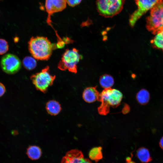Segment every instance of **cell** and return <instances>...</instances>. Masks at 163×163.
<instances>
[{"instance_id": "1", "label": "cell", "mask_w": 163, "mask_h": 163, "mask_svg": "<svg viewBox=\"0 0 163 163\" xmlns=\"http://www.w3.org/2000/svg\"><path fill=\"white\" fill-rule=\"evenodd\" d=\"M55 47L46 37H32L28 42L29 50L35 59L41 60L48 59Z\"/></svg>"}, {"instance_id": "2", "label": "cell", "mask_w": 163, "mask_h": 163, "mask_svg": "<svg viewBox=\"0 0 163 163\" xmlns=\"http://www.w3.org/2000/svg\"><path fill=\"white\" fill-rule=\"evenodd\" d=\"M123 97L122 93L118 90L105 88L100 93L98 101L101 102V104L98 108L99 113L106 115L109 112L110 107L115 108L120 105Z\"/></svg>"}, {"instance_id": "3", "label": "cell", "mask_w": 163, "mask_h": 163, "mask_svg": "<svg viewBox=\"0 0 163 163\" xmlns=\"http://www.w3.org/2000/svg\"><path fill=\"white\" fill-rule=\"evenodd\" d=\"M146 29L155 35L163 30V0H158L146 19Z\"/></svg>"}, {"instance_id": "4", "label": "cell", "mask_w": 163, "mask_h": 163, "mask_svg": "<svg viewBox=\"0 0 163 163\" xmlns=\"http://www.w3.org/2000/svg\"><path fill=\"white\" fill-rule=\"evenodd\" d=\"M125 2V0H97V9L101 15L112 18L121 11Z\"/></svg>"}, {"instance_id": "5", "label": "cell", "mask_w": 163, "mask_h": 163, "mask_svg": "<svg viewBox=\"0 0 163 163\" xmlns=\"http://www.w3.org/2000/svg\"><path fill=\"white\" fill-rule=\"evenodd\" d=\"M82 58V56L77 49H67L62 54L58 67L61 70H67L76 73L77 71V65Z\"/></svg>"}, {"instance_id": "6", "label": "cell", "mask_w": 163, "mask_h": 163, "mask_svg": "<svg viewBox=\"0 0 163 163\" xmlns=\"http://www.w3.org/2000/svg\"><path fill=\"white\" fill-rule=\"evenodd\" d=\"M55 78V75L50 74L48 66L30 77L36 88L44 93L46 92L48 87L52 85Z\"/></svg>"}, {"instance_id": "7", "label": "cell", "mask_w": 163, "mask_h": 163, "mask_svg": "<svg viewBox=\"0 0 163 163\" xmlns=\"http://www.w3.org/2000/svg\"><path fill=\"white\" fill-rule=\"evenodd\" d=\"M158 0H135L137 8L129 17V25L132 27L143 15L153 7Z\"/></svg>"}, {"instance_id": "8", "label": "cell", "mask_w": 163, "mask_h": 163, "mask_svg": "<svg viewBox=\"0 0 163 163\" xmlns=\"http://www.w3.org/2000/svg\"><path fill=\"white\" fill-rule=\"evenodd\" d=\"M0 65L2 70L8 74H14L21 68V63L18 57L11 53L5 54L2 58Z\"/></svg>"}, {"instance_id": "9", "label": "cell", "mask_w": 163, "mask_h": 163, "mask_svg": "<svg viewBox=\"0 0 163 163\" xmlns=\"http://www.w3.org/2000/svg\"><path fill=\"white\" fill-rule=\"evenodd\" d=\"M66 0H46L45 8L48 13L47 22L51 23V15L53 14L62 11L66 7Z\"/></svg>"}, {"instance_id": "10", "label": "cell", "mask_w": 163, "mask_h": 163, "mask_svg": "<svg viewBox=\"0 0 163 163\" xmlns=\"http://www.w3.org/2000/svg\"><path fill=\"white\" fill-rule=\"evenodd\" d=\"M61 163H92L89 159L85 158L82 152L74 149L68 152L62 159Z\"/></svg>"}, {"instance_id": "11", "label": "cell", "mask_w": 163, "mask_h": 163, "mask_svg": "<svg viewBox=\"0 0 163 163\" xmlns=\"http://www.w3.org/2000/svg\"><path fill=\"white\" fill-rule=\"evenodd\" d=\"M100 93L96 87H90L86 88L84 91L82 97L84 100L88 103H91L96 101H99Z\"/></svg>"}, {"instance_id": "12", "label": "cell", "mask_w": 163, "mask_h": 163, "mask_svg": "<svg viewBox=\"0 0 163 163\" xmlns=\"http://www.w3.org/2000/svg\"><path fill=\"white\" fill-rule=\"evenodd\" d=\"M46 108L47 113L52 115H56L60 112L61 107L59 103L54 100H51L47 102Z\"/></svg>"}, {"instance_id": "13", "label": "cell", "mask_w": 163, "mask_h": 163, "mask_svg": "<svg viewBox=\"0 0 163 163\" xmlns=\"http://www.w3.org/2000/svg\"><path fill=\"white\" fill-rule=\"evenodd\" d=\"M136 155L139 160L143 163H148L152 160L149 150L144 147L138 149L136 151Z\"/></svg>"}, {"instance_id": "14", "label": "cell", "mask_w": 163, "mask_h": 163, "mask_svg": "<svg viewBox=\"0 0 163 163\" xmlns=\"http://www.w3.org/2000/svg\"><path fill=\"white\" fill-rule=\"evenodd\" d=\"M136 98L139 103L144 105L149 102L150 99V94L148 90L145 89H142L137 93Z\"/></svg>"}, {"instance_id": "15", "label": "cell", "mask_w": 163, "mask_h": 163, "mask_svg": "<svg viewBox=\"0 0 163 163\" xmlns=\"http://www.w3.org/2000/svg\"><path fill=\"white\" fill-rule=\"evenodd\" d=\"M27 154L28 157L32 160L39 159L41 156L42 151L40 148L36 145H31L27 149Z\"/></svg>"}, {"instance_id": "16", "label": "cell", "mask_w": 163, "mask_h": 163, "mask_svg": "<svg viewBox=\"0 0 163 163\" xmlns=\"http://www.w3.org/2000/svg\"><path fill=\"white\" fill-rule=\"evenodd\" d=\"M155 35L150 41L152 46L153 48L161 50L163 52V30Z\"/></svg>"}, {"instance_id": "17", "label": "cell", "mask_w": 163, "mask_h": 163, "mask_svg": "<svg viewBox=\"0 0 163 163\" xmlns=\"http://www.w3.org/2000/svg\"><path fill=\"white\" fill-rule=\"evenodd\" d=\"M102 148L101 146H97L91 149L88 153V156L91 160L97 162L103 158L102 152Z\"/></svg>"}, {"instance_id": "18", "label": "cell", "mask_w": 163, "mask_h": 163, "mask_svg": "<svg viewBox=\"0 0 163 163\" xmlns=\"http://www.w3.org/2000/svg\"><path fill=\"white\" fill-rule=\"evenodd\" d=\"M99 83L101 87L104 89L111 88L114 84V80L110 75L105 74L100 77Z\"/></svg>"}, {"instance_id": "19", "label": "cell", "mask_w": 163, "mask_h": 163, "mask_svg": "<svg viewBox=\"0 0 163 163\" xmlns=\"http://www.w3.org/2000/svg\"><path fill=\"white\" fill-rule=\"evenodd\" d=\"M23 64L26 69L28 70H31L36 66L37 62L34 58L28 56L25 57L23 59Z\"/></svg>"}, {"instance_id": "20", "label": "cell", "mask_w": 163, "mask_h": 163, "mask_svg": "<svg viewBox=\"0 0 163 163\" xmlns=\"http://www.w3.org/2000/svg\"><path fill=\"white\" fill-rule=\"evenodd\" d=\"M8 42L5 39L0 38V55L6 53L8 50Z\"/></svg>"}, {"instance_id": "21", "label": "cell", "mask_w": 163, "mask_h": 163, "mask_svg": "<svg viewBox=\"0 0 163 163\" xmlns=\"http://www.w3.org/2000/svg\"><path fill=\"white\" fill-rule=\"evenodd\" d=\"M82 0H66V3L70 6L74 7L78 4Z\"/></svg>"}, {"instance_id": "22", "label": "cell", "mask_w": 163, "mask_h": 163, "mask_svg": "<svg viewBox=\"0 0 163 163\" xmlns=\"http://www.w3.org/2000/svg\"><path fill=\"white\" fill-rule=\"evenodd\" d=\"M5 92V88L4 85L0 82V97L2 96Z\"/></svg>"}, {"instance_id": "23", "label": "cell", "mask_w": 163, "mask_h": 163, "mask_svg": "<svg viewBox=\"0 0 163 163\" xmlns=\"http://www.w3.org/2000/svg\"><path fill=\"white\" fill-rule=\"evenodd\" d=\"M126 163H136L132 160L131 158L130 157L126 158Z\"/></svg>"}, {"instance_id": "24", "label": "cell", "mask_w": 163, "mask_h": 163, "mask_svg": "<svg viewBox=\"0 0 163 163\" xmlns=\"http://www.w3.org/2000/svg\"><path fill=\"white\" fill-rule=\"evenodd\" d=\"M159 145L160 148L163 150V136L161 137L160 140Z\"/></svg>"}, {"instance_id": "25", "label": "cell", "mask_w": 163, "mask_h": 163, "mask_svg": "<svg viewBox=\"0 0 163 163\" xmlns=\"http://www.w3.org/2000/svg\"></svg>"}]
</instances>
